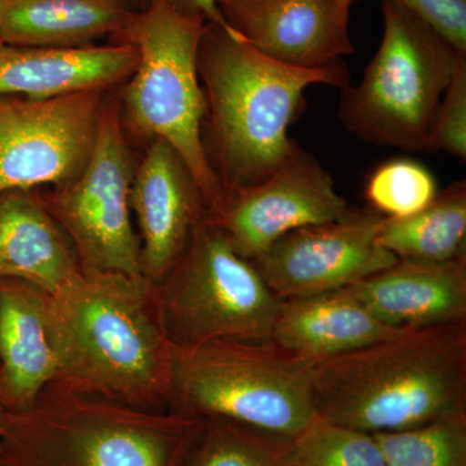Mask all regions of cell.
<instances>
[{"mask_svg":"<svg viewBox=\"0 0 466 466\" xmlns=\"http://www.w3.org/2000/svg\"><path fill=\"white\" fill-rule=\"evenodd\" d=\"M57 382L149 410L171 408L173 343L146 278L82 269L46 294Z\"/></svg>","mask_w":466,"mask_h":466,"instance_id":"cell-1","label":"cell"},{"mask_svg":"<svg viewBox=\"0 0 466 466\" xmlns=\"http://www.w3.org/2000/svg\"><path fill=\"white\" fill-rule=\"evenodd\" d=\"M208 162L223 192L256 186L299 149L288 137L312 85L346 87L348 66L309 70L266 57L240 35L208 24L198 50Z\"/></svg>","mask_w":466,"mask_h":466,"instance_id":"cell-2","label":"cell"},{"mask_svg":"<svg viewBox=\"0 0 466 466\" xmlns=\"http://www.w3.org/2000/svg\"><path fill=\"white\" fill-rule=\"evenodd\" d=\"M318 416L361 433L466 413V323L404 329L317 361Z\"/></svg>","mask_w":466,"mask_h":466,"instance_id":"cell-3","label":"cell"},{"mask_svg":"<svg viewBox=\"0 0 466 466\" xmlns=\"http://www.w3.org/2000/svg\"><path fill=\"white\" fill-rule=\"evenodd\" d=\"M202 419L149 410L54 381L0 426L7 466H180Z\"/></svg>","mask_w":466,"mask_h":466,"instance_id":"cell-4","label":"cell"},{"mask_svg":"<svg viewBox=\"0 0 466 466\" xmlns=\"http://www.w3.org/2000/svg\"><path fill=\"white\" fill-rule=\"evenodd\" d=\"M315 364L272 339L174 346L170 410L296 438L318 419Z\"/></svg>","mask_w":466,"mask_h":466,"instance_id":"cell-5","label":"cell"},{"mask_svg":"<svg viewBox=\"0 0 466 466\" xmlns=\"http://www.w3.org/2000/svg\"><path fill=\"white\" fill-rule=\"evenodd\" d=\"M208 21L183 11L175 0H150L116 38L137 51L124 91L125 115L137 133L164 140L180 156L213 210L223 189L204 143V90L198 50Z\"/></svg>","mask_w":466,"mask_h":466,"instance_id":"cell-6","label":"cell"},{"mask_svg":"<svg viewBox=\"0 0 466 466\" xmlns=\"http://www.w3.org/2000/svg\"><path fill=\"white\" fill-rule=\"evenodd\" d=\"M383 36L357 86L342 88L339 118L364 142L426 152L461 55L397 0H381Z\"/></svg>","mask_w":466,"mask_h":466,"instance_id":"cell-7","label":"cell"},{"mask_svg":"<svg viewBox=\"0 0 466 466\" xmlns=\"http://www.w3.org/2000/svg\"><path fill=\"white\" fill-rule=\"evenodd\" d=\"M156 296L165 333L179 348L271 339L281 303L208 216Z\"/></svg>","mask_w":466,"mask_h":466,"instance_id":"cell-8","label":"cell"},{"mask_svg":"<svg viewBox=\"0 0 466 466\" xmlns=\"http://www.w3.org/2000/svg\"><path fill=\"white\" fill-rule=\"evenodd\" d=\"M134 168L118 109H104L87 164L45 205L87 271L144 278L142 247L131 219Z\"/></svg>","mask_w":466,"mask_h":466,"instance_id":"cell-9","label":"cell"},{"mask_svg":"<svg viewBox=\"0 0 466 466\" xmlns=\"http://www.w3.org/2000/svg\"><path fill=\"white\" fill-rule=\"evenodd\" d=\"M103 94L0 96V196L76 179L96 143Z\"/></svg>","mask_w":466,"mask_h":466,"instance_id":"cell-10","label":"cell"},{"mask_svg":"<svg viewBox=\"0 0 466 466\" xmlns=\"http://www.w3.org/2000/svg\"><path fill=\"white\" fill-rule=\"evenodd\" d=\"M385 217L375 208L285 233L251 259L278 299L314 296L358 283L398 258L377 244Z\"/></svg>","mask_w":466,"mask_h":466,"instance_id":"cell-11","label":"cell"},{"mask_svg":"<svg viewBox=\"0 0 466 466\" xmlns=\"http://www.w3.org/2000/svg\"><path fill=\"white\" fill-rule=\"evenodd\" d=\"M350 211L329 173L299 147L262 182L223 192L208 217L235 250L251 260L285 233L342 219Z\"/></svg>","mask_w":466,"mask_h":466,"instance_id":"cell-12","label":"cell"},{"mask_svg":"<svg viewBox=\"0 0 466 466\" xmlns=\"http://www.w3.org/2000/svg\"><path fill=\"white\" fill-rule=\"evenodd\" d=\"M227 25L266 57L299 69L345 66L350 0H217Z\"/></svg>","mask_w":466,"mask_h":466,"instance_id":"cell-13","label":"cell"},{"mask_svg":"<svg viewBox=\"0 0 466 466\" xmlns=\"http://www.w3.org/2000/svg\"><path fill=\"white\" fill-rule=\"evenodd\" d=\"M130 205L140 229L143 276L157 287L208 216L207 202L180 156L155 139L134 171Z\"/></svg>","mask_w":466,"mask_h":466,"instance_id":"cell-14","label":"cell"},{"mask_svg":"<svg viewBox=\"0 0 466 466\" xmlns=\"http://www.w3.org/2000/svg\"><path fill=\"white\" fill-rule=\"evenodd\" d=\"M348 288L390 327L466 323V254L441 263L398 259Z\"/></svg>","mask_w":466,"mask_h":466,"instance_id":"cell-15","label":"cell"},{"mask_svg":"<svg viewBox=\"0 0 466 466\" xmlns=\"http://www.w3.org/2000/svg\"><path fill=\"white\" fill-rule=\"evenodd\" d=\"M137 51L125 42L81 48L0 46V96H60L103 90L127 81Z\"/></svg>","mask_w":466,"mask_h":466,"instance_id":"cell-16","label":"cell"},{"mask_svg":"<svg viewBox=\"0 0 466 466\" xmlns=\"http://www.w3.org/2000/svg\"><path fill=\"white\" fill-rule=\"evenodd\" d=\"M78 254L45 202L26 191L0 196V279L52 296L82 271Z\"/></svg>","mask_w":466,"mask_h":466,"instance_id":"cell-17","label":"cell"},{"mask_svg":"<svg viewBox=\"0 0 466 466\" xmlns=\"http://www.w3.org/2000/svg\"><path fill=\"white\" fill-rule=\"evenodd\" d=\"M376 318L349 288L281 299L271 339L299 357L319 361L401 332Z\"/></svg>","mask_w":466,"mask_h":466,"instance_id":"cell-18","label":"cell"},{"mask_svg":"<svg viewBox=\"0 0 466 466\" xmlns=\"http://www.w3.org/2000/svg\"><path fill=\"white\" fill-rule=\"evenodd\" d=\"M46 323V293L0 279V386L8 410L29 407L57 379Z\"/></svg>","mask_w":466,"mask_h":466,"instance_id":"cell-19","label":"cell"},{"mask_svg":"<svg viewBox=\"0 0 466 466\" xmlns=\"http://www.w3.org/2000/svg\"><path fill=\"white\" fill-rule=\"evenodd\" d=\"M134 11L124 0H0V43L81 48L118 36Z\"/></svg>","mask_w":466,"mask_h":466,"instance_id":"cell-20","label":"cell"},{"mask_svg":"<svg viewBox=\"0 0 466 466\" xmlns=\"http://www.w3.org/2000/svg\"><path fill=\"white\" fill-rule=\"evenodd\" d=\"M377 244L401 260L449 262L466 254V183L455 182L438 192L419 213L386 218Z\"/></svg>","mask_w":466,"mask_h":466,"instance_id":"cell-21","label":"cell"},{"mask_svg":"<svg viewBox=\"0 0 466 466\" xmlns=\"http://www.w3.org/2000/svg\"><path fill=\"white\" fill-rule=\"evenodd\" d=\"M293 438L223 419H202L180 466H288Z\"/></svg>","mask_w":466,"mask_h":466,"instance_id":"cell-22","label":"cell"},{"mask_svg":"<svg viewBox=\"0 0 466 466\" xmlns=\"http://www.w3.org/2000/svg\"><path fill=\"white\" fill-rule=\"evenodd\" d=\"M372 435L385 466H466V413Z\"/></svg>","mask_w":466,"mask_h":466,"instance_id":"cell-23","label":"cell"},{"mask_svg":"<svg viewBox=\"0 0 466 466\" xmlns=\"http://www.w3.org/2000/svg\"><path fill=\"white\" fill-rule=\"evenodd\" d=\"M288 466H385L373 435L318 416L293 438Z\"/></svg>","mask_w":466,"mask_h":466,"instance_id":"cell-24","label":"cell"},{"mask_svg":"<svg viewBox=\"0 0 466 466\" xmlns=\"http://www.w3.org/2000/svg\"><path fill=\"white\" fill-rule=\"evenodd\" d=\"M433 174L412 159H394L368 177L366 198L370 208L386 218H406L428 207L437 196Z\"/></svg>","mask_w":466,"mask_h":466,"instance_id":"cell-25","label":"cell"},{"mask_svg":"<svg viewBox=\"0 0 466 466\" xmlns=\"http://www.w3.org/2000/svg\"><path fill=\"white\" fill-rule=\"evenodd\" d=\"M443 150L465 162L466 159V55L459 57L429 140L426 152Z\"/></svg>","mask_w":466,"mask_h":466,"instance_id":"cell-26","label":"cell"},{"mask_svg":"<svg viewBox=\"0 0 466 466\" xmlns=\"http://www.w3.org/2000/svg\"><path fill=\"white\" fill-rule=\"evenodd\" d=\"M459 51L466 54V0H397Z\"/></svg>","mask_w":466,"mask_h":466,"instance_id":"cell-27","label":"cell"},{"mask_svg":"<svg viewBox=\"0 0 466 466\" xmlns=\"http://www.w3.org/2000/svg\"><path fill=\"white\" fill-rule=\"evenodd\" d=\"M175 3L183 11L192 15H198V16L204 17L208 24H214V25L223 27L228 33L238 35V33L233 32L231 27L227 25L225 18H223L219 8H218L217 0H175Z\"/></svg>","mask_w":466,"mask_h":466,"instance_id":"cell-28","label":"cell"},{"mask_svg":"<svg viewBox=\"0 0 466 466\" xmlns=\"http://www.w3.org/2000/svg\"><path fill=\"white\" fill-rule=\"evenodd\" d=\"M8 407L5 403V395H3L2 386H0V426H2L3 419H5V412H7Z\"/></svg>","mask_w":466,"mask_h":466,"instance_id":"cell-29","label":"cell"},{"mask_svg":"<svg viewBox=\"0 0 466 466\" xmlns=\"http://www.w3.org/2000/svg\"><path fill=\"white\" fill-rule=\"evenodd\" d=\"M124 2L127 3L128 5H139L140 9H143L144 7H147V5H148L150 0H124Z\"/></svg>","mask_w":466,"mask_h":466,"instance_id":"cell-30","label":"cell"},{"mask_svg":"<svg viewBox=\"0 0 466 466\" xmlns=\"http://www.w3.org/2000/svg\"><path fill=\"white\" fill-rule=\"evenodd\" d=\"M0 466H7L5 461H3V459L0 458Z\"/></svg>","mask_w":466,"mask_h":466,"instance_id":"cell-31","label":"cell"},{"mask_svg":"<svg viewBox=\"0 0 466 466\" xmlns=\"http://www.w3.org/2000/svg\"><path fill=\"white\" fill-rule=\"evenodd\" d=\"M350 2H351V3H352V2H354V0H350Z\"/></svg>","mask_w":466,"mask_h":466,"instance_id":"cell-32","label":"cell"},{"mask_svg":"<svg viewBox=\"0 0 466 466\" xmlns=\"http://www.w3.org/2000/svg\"><path fill=\"white\" fill-rule=\"evenodd\" d=\"M0 46H3L2 43H0Z\"/></svg>","mask_w":466,"mask_h":466,"instance_id":"cell-33","label":"cell"}]
</instances>
